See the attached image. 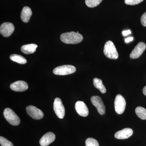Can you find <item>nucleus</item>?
<instances>
[{
  "mask_svg": "<svg viewBox=\"0 0 146 146\" xmlns=\"http://www.w3.org/2000/svg\"><path fill=\"white\" fill-rule=\"evenodd\" d=\"M53 107L56 116L59 119H63L65 115V110L60 98H55L54 102Z\"/></svg>",
  "mask_w": 146,
  "mask_h": 146,
  "instance_id": "6",
  "label": "nucleus"
},
{
  "mask_svg": "<svg viewBox=\"0 0 146 146\" xmlns=\"http://www.w3.org/2000/svg\"><path fill=\"white\" fill-rule=\"evenodd\" d=\"M75 109L78 114L82 117H87L89 115V109L83 102H77L75 104Z\"/></svg>",
  "mask_w": 146,
  "mask_h": 146,
  "instance_id": "11",
  "label": "nucleus"
},
{
  "mask_svg": "<svg viewBox=\"0 0 146 146\" xmlns=\"http://www.w3.org/2000/svg\"><path fill=\"white\" fill-rule=\"evenodd\" d=\"M0 144L1 146H14L11 142L2 136L0 137Z\"/></svg>",
  "mask_w": 146,
  "mask_h": 146,
  "instance_id": "22",
  "label": "nucleus"
},
{
  "mask_svg": "<svg viewBox=\"0 0 146 146\" xmlns=\"http://www.w3.org/2000/svg\"><path fill=\"white\" fill-rule=\"evenodd\" d=\"M143 93L145 96H146V86H145L143 89Z\"/></svg>",
  "mask_w": 146,
  "mask_h": 146,
  "instance_id": "27",
  "label": "nucleus"
},
{
  "mask_svg": "<svg viewBox=\"0 0 146 146\" xmlns=\"http://www.w3.org/2000/svg\"><path fill=\"white\" fill-rule=\"evenodd\" d=\"M94 86L97 89H98L102 94L106 93V89L105 86L104 85L101 80L98 78H95L93 80Z\"/></svg>",
  "mask_w": 146,
  "mask_h": 146,
  "instance_id": "17",
  "label": "nucleus"
},
{
  "mask_svg": "<svg viewBox=\"0 0 146 146\" xmlns=\"http://www.w3.org/2000/svg\"><path fill=\"white\" fill-rule=\"evenodd\" d=\"M32 14L31 9L28 7H25L21 13V19L25 23H28Z\"/></svg>",
  "mask_w": 146,
  "mask_h": 146,
  "instance_id": "15",
  "label": "nucleus"
},
{
  "mask_svg": "<svg viewBox=\"0 0 146 146\" xmlns=\"http://www.w3.org/2000/svg\"><path fill=\"white\" fill-rule=\"evenodd\" d=\"M15 30L13 24L10 23H3L0 27V33L4 37H8L11 35Z\"/></svg>",
  "mask_w": 146,
  "mask_h": 146,
  "instance_id": "9",
  "label": "nucleus"
},
{
  "mask_svg": "<svg viewBox=\"0 0 146 146\" xmlns=\"http://www.w3.org/2000/svg\"><path fill=\"white\" fill-rule=\"evenodd\" d=\"M122 34L124 36H127L128 35L131 34V31L129 30L127 31H124L122 32Z\"/></svg>",
  "mask_w": 146,
  "mask_h": 146,
  "instance_id": "25",
  "label": "nucleus"
},
{
  "mask_svg": "<svg viewBox=\"0 0 146 146\" xmlns=\"http://www.w3.org/2000/svg\"><path fill=\"white\" fill-rule=\"evenodd\" d=\"M144 0H125V3L127 5H134L138 4Z\"/></svg>",
  "mask_w": 146,
  "mask_h": 146,
  "instance_id": "23",
  "label": "nucleus"
},
{
  "mask_svg": "<svg viewBox=\"0 0 146 146\" xmlns=\"http://www.w3.org/2000/svg\"><path fill=\"white\" fill-rule=\"evenodd\" d=\"M102 0H85L86 5L89 7L93 8L99 5Z\"/></svg>",
  "mask_w": 146,
  "mask_h": 146,
  "instance_id": "20",
  "label": "nucleus"
},
{
  "mask_svg": "<svg viewBox=\"0 0 146 146\" xmlns=\"http://www.w3.org/2000/svg\"><path fill=\"white\" fill-rule=\"evenodd\" d=\"M141 21L142 25L144 27H146V12L142 15Z\"/></svg>",
  "mask_w": 146,
  "mask_h": 146,
  "instance_id": "24",
  "label": "nucleus"
},
{
  "mask_svg": "<svg viewBox=\"0 0 146 146\" xmlns=\"http://www.w3.org/2000/svg\"><path fill=\"white\" fill-rule=\"evenodd\" d=\"M133 133V131L130 128H126L115 133V138L118 139H125L129 138Z\"/></svg>",
  "mask_w": 146,
  "mask_h": 146,
  "instance_id": "14",
  "label": "nucleus"
},
{
  "mask_svg": "<svg viewBox=\"0 0 146 146\" xmlns=\"http://www.w3.org/2000/svg\"><path fill=\"white\" fill-rule=\"evenodd\" d=\"M3 115L6 120L11 125L17 126L20 124V118L10 108H5L4 111Z\"/></svg>",
  "mask_w": 146,
  "mask_h": 146,
  "instance_id": "3",
  "label": "nucleus"
},
{
  "mask_svg": "<svg viewBox=\"0 0 146 146\" xmlns=\"http://www.w3.org/2000/svg\"><path fill=\"white\" fill-rule=\"evenodd\" d=\"M115 110L117 114L121 115L123 114L125 110L126 105L125 100L120 94H118L116 96L115 101Z\"/></svg>",
  "mask_w": 146,
  "mask_h": 146,
  "instance_id": "5",
  "label": "nucleus"
},
{
  "mask_svg": "<svg viewBox=\"0 0 146 146\" xmlns=\"http://www.w3.org/2000/svg\"><path fill=\"white\" fill-rule=\"evenodd\" d=\"M146 44L143 42H140L136 45L130 54V58L136 59L138 58L145 50Z\"/></svg>",
  "mask_w": 146,
  "mask_h": 146,
  "instance_id": "10",
  "label": "nucleus"
},
{
  "mask_svg": "<svg viewBox=\"0 0 146 146\" xmlns=\"http://www.w3.org/2000/svg\"><path fill=\"white\" fill-rule=\"evenodd\" d=\"M85 144L86 146H100L98 141L91 138H87L85 142Z\"/></svg>",
  "mask_w": 146,
  "mask_h": 146,
  "instance_id": "21",
  "label": "nucleus"
},
{
  "mask_svg": "<svg viewBox=\"0 0 146 146\" xmlns=\"http://www.w3.org/2000/svg\"><path fill=\"white\" fill-rule=\"evenodd\" d=\"M133 40V37H128V38H126V39H125V42L126 43H129V42H131V41H132Z\"/></svg>",
  "mask_w": 146,
  "mask_h": 146,
  "instance_id": "26",
  "label": "nucleus"
},
{
  "mask_svg": "<svg viewBox=\"0 0 146 146\" xmlns=\"http://www.w3.org/2000/svg\"><path fill=\"white\" fill-rule=\"evenodd\" d=\"M28 115L34 119H41L44 117V114L42 110L33 106H29L26 108Z\"/></svg>",
  "mask_w": 146,
  "mask_h": 146,
  "instance_id": "8",
  "label": "nucleus"
},
{
  "mask_svg": "<svg viewBox=\"0 0 146 146\" xmlns=\"http://www.w3.org/2000/svg\"><path fill=\"white\" fill-rule=\"evenodd\" d=\"M135 112L138 117L141 119H146V109L143 107L138 106L135 110Z\"/></svg>",
  "mask_w": 146,
  "mask_h": 146,
  "instance_id": "19",
  "label": "nucleus"
},
{
  "mask_svg": "<svg viewBox=\"0 0 146 146\" xmlns=\"http://www.w3.org/2000/svg\"><path fill=\"white\" fill-rule=\"evenodd\" d=\"M76 68L71 65H63L58 66L53 70V73L57 75H67L74 73Z\"/></svg>",
  "mask_w": 146,
  "mask_h": 146,
  "instance_id": "4",
  "label": "nucleus"
},
{
  "mask_svg": "<svg viewBox=\"0 0 146 146\" xmlns=\"http://www.w3.org/2000/svg\"><path fill=\"white\" fill-rule=\"evenodd\" d=\"M60 40L66 44H77L80 43L83 39L81 34L77 32L72 31L66 32L61 35Z\"/></svg>",
  "mask_w": 146,
  "mask_h": 146,
  "instance_id": "1",
  "label": "nucleus"
},
{
  "mask_svg": "<svg viewBox=\"0 0 146 146\" xmlns=\"http://www.w3.org/2000/svg\"><path fill=\"white\" fill-rule=\"evenodd\" d=\"M104 53L106 56L112 59H117L119 54L114 43L111 41H108L104 45Z\"/></svg>",
  "mask_w": 146,
  "mask_h": 146,
  "instance_id": "2",
  "label": "nucleus"
},
{
  "mask_svg": "<svg viewBox=\"0 0 146 146\" xmlns=\"http://www.w3.org/2000/svg\"><path fill=\"white\" fill-rule=\"evenodd\" d=\"M38 46L35 44H29L23 45L21 48V50L25 54H31L36 51V48Z\"/></svg>",
  "mask_w": 146,
  "mask_h": 146,
  "instance_id": "16",
  "label": "nucleus"
},
{
  "mask_svg": "<svg viewBox=\"0 0 146 146\" xmlns=\"http://www.w3.org/2000/svg\"><path fill=\"white\" fill-rule=\"evenodd\" d=\"M10 88L11 90L16 92H23L28 89V85L25 82L19 80L11 84Z\"/></svg>",
  "mask_w": 146,
  "mask_h": 146,
  "instance_id": "12",
  "label": "nucleus"
},
{
  "mask_svg": "<svg viewBox=\"0 0 146 146\" xmlns=\"http://www.w3.org/2000/svg\"><path fill=\"white\" fill-rule=\"evenodd\" d=\"M91 103L98 110V112L101 115L105 114L106 108L101 98L98 96H93L91 98Z\"/></svg>",
  "mask_w": 146,
  "mask_h": 146,
  "instance_id": "7",
  "label": "nucleus"
},
{
  "mask_svg": "<svg viewBox=\"0 0 146 146\" xmlns=\"http://www.w3.org/2000/svg\"><path fill=\"white\" fill-rule=\"evenodd\" d=\"M55 135L52 132H48L42 136L39 141L41 146H47L52 143L55 139Z\"/></svg>",
  "mask_w": 146,
  "mask_h": 146,
  "instance_id": "13",
  "label": "nucleus"
},
{
  "mask_svg": "<svg viewBox=\"0 0 146 146\" xmlns=\"http://www.w3.org/2000/svg\"><path fill=\"white\" fill-rule=\"evenodd\" d=\"M10 58L13 62H16L20 64H25L27 63V60L25 58L20 55L11 54L10 56Z\"/></svg>",
  "mask_w": 146,
  "mask_h": 146,
  "instance_id": "18",
  "label": "nucleus"
}]
</instances>
